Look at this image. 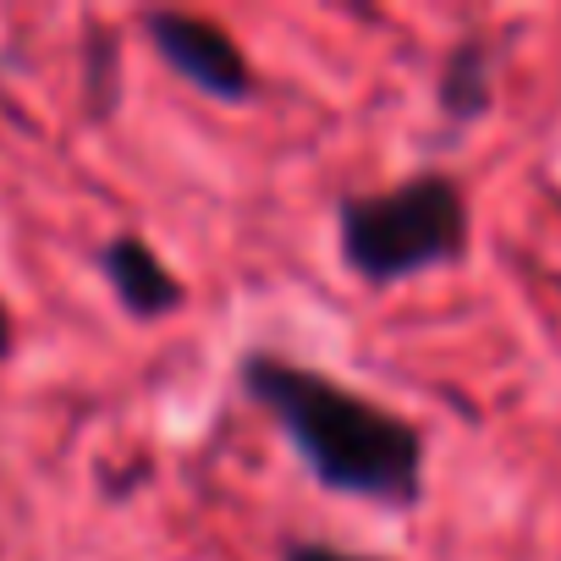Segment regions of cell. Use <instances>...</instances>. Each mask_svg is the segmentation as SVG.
I'll return each mask as SVG.
<instances>
[{
    "instance_id": "1",
    "label": "cell",
    "mask_w": 561,
    "mask_h": 561,
    "mask_svg": "<svg viewBox=\"0 0 561 561\" xmlns=\"http://www.w3.org/2000/svg\"><path fill=\"white\" fill-rule=\"evenodd\" d=\"M242 391L264 408L280 435L293 440L304 468L353 501L375 506H419L424 501V430L402 413L336 386L320 369L287 364L275 353L242 358Z\"/></svg>"
},
{
    "instance_id": "2",
    "label": "cell",
    "mask_w": 561,
    "mask_h": 561,
    "mask_svg": "<svg viewBox=\"0 0 561 561\" xmlns=\"http://www.w3.org/2000/svg\"><path fill=\"white\" fill-rule=\"evenodd\" d=\"M342 259L369 287H397V280L462 264L473 248V215L468 193L446 171H419L386 193L342 198Z\"/></svg>"
},
{
    "instance_id": "3",
    "label": "cell",
    "mask_w": 561,
    "mask_h": 561,
    "mask_svg": "<svg viewBox=\"0 0 561 561\" xmlns=\"http://www.w3.org/2000/svg\"><path fill=\"white\" fill-rule=\"evenodd\" d=\"M144 34H149L154 56L176 78H187L198 94L226 100V105H248L253 100V67H248V56L237 50V39L220 23L187 18V12H149Z\"/></svg>"
},
{
    "instance_id": "4",
    "label": "cell",
    "mask_w": 561,
    "mask_h": 561,
    "mask_svg": "<svg viewBox=\"0 0 561 561\" xmlns=\"http://www.w3.org/2000/svg\"><path fill=\"white\" fill-rule=\"evenodd\" d=\"M100 275L111 280V293H116V304L133 314V320H160V314H171V309H182V280L160 264V253L144 242V237H133V231H122V237H111L105 248H100Z\"/></svg>"
},
{
    "instance_id": "5",
    "label": "cell",
    "mask_w": 561,
    "mask_h": 561,
    "mask_svg": "<svg viewBox=\"0 0 561 561\" xmlns=\"http://www.w3.org/2000/svg\"><path fill=\"white\" fill-rule=\"evenodd\" d=\"M435 105L457 127L490 116V105H495V45L490 39H462V45L446 50L440 83H435Z\"/></svg>"
},
{
    "instance_id": "6",
    "label": "cell",
    "mask_w": 561,
    "mask_h": 561,
    "mask_svg": "<svg viewBox=\"0 0 561 561\" xmlns=\"http://www.w3.org/2000/svg\"><path fill=\"white\" fill-rule=\"evenodd\" d=\"M280 561H386V556H358V550H336V545H314V539H298L287 545Z\"/></svg>"
},
{
    "instance_id": "7",
    "label": "cell",
    "mask_w": 561,
    "mask_h": 561,
    "mask_svg": "<svg viewBox=\"0 0 561 561\" xmlns=\"http://www.w3.org/2000/svg\"><path fill=\"white\" fill-rule=\"evenodd\" d=\"M12 353V314H7V304H0V358Z\"/></svg>"
}]
</instances>
